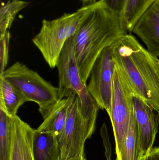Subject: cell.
<instances>
[{
	"instance_id": "15",
	"label": "cell",
	"mask_w": 159,
	"mask_h": 160,
	"mask_svg": "<svg viewBox=\"0 0 159 160\" xmlns=\"http://www.w3.org/2000/svg\"><path fill=\"white\" fill-rule=\"evenodd\" d=\"M142 153L139 143L138 126L133 114V109L127 137L119 157L116 160H141Z\"/></svg>"
},
{
	"instance_id": "12",
	"label": "cell",
	"mask_w": 159,
	"mask_h": 160,
	"mask_svg": "<svg viewBox=\"0 0 159 160\" xmlns=\"http://www.w3.org/2000/svg\"><path fill=\"white\" fill-rule=\"evenodd\" d=\"M35 160H60L61 151L57 137L51 132L35 129L33 138Z\"/></svg>"
},
{
	"instance_id": "17",
	"label": "cell",
	"mask_w": 159,
	"mask_h": 160,
	"mask_svg": "<svg viewBox=\"0 0 159 160\" xmlns=\"http://www.w3.org/2000/svg\"><path fill=\"white\" fill-rule=\"evenodd\" d=\"M12 145V117L0 107V160H10Z\"/></svg>"
},
{
	"instance_id": "20",
	"label": "cell",
	"mask_w": 159,
	"mask_h": 160,
	"mask_svg": "<svg viewBox=\"0 0 159 160\" xmlns=\"http://www.w3.org/2000/svg\"><path fill=\"white\" fill-rule=\"evenodd\" d=\"M102 2L121 19L127 0H101Z\"/></svg>"
},
{
	"instance_id": "9",
	"label": "cell",
	"mask_w": 159,
	"mask_h": 160,
	"mask_svg": "<svg viewBox=\"0 0 159 160\" xmlns=\"http://www.w3.org/2000/svg\"><path fill=\"white\" fill-rule=\"evenodd\" d=\"M133 114L138 126L143 159L153 148L158 131L159 114L144 100L136 95L133 96Z\"/></svg>"
},
{
	"instance_id": "1",
	"label": "cell",
	"mask_w": 159,
	"mask_h": 160,
	"mask_svg": "<svg viewBox=\"0 0 159 160\" xmlns=\"http://www.w3.org/2000/svg\"><path fill=\"white\" fill-rule=\"evenodd\" d=\"M116 65L133 95L144 100L159 114V59L131 35H124L111 46Z\"/></svg>"
},
{
	"instance_id": "24",
	"label": "cell",
	"mask_w": 159,
	"mask_h": 160,
	"mask_svg": "<svg viewBox=\"0 0 159 160\" xmlns=\"http://www.w3.org/2000/svg\"><path fill=\"white\" fill-rule=\"evenodd\" d=\"M106 160H112V156L111 155H108L106 157Z\"/></svg>"
},
{
	"instance_id": "7",
	"label": "cell",
	"mask_w": 159,
	"mask_h": 160,
	"mask_svg": "<svg viewBox=\"0 0 159 160\" xmlns=\"http://www.w3.org/2000/svg\"><path fill=\"white\" fill-rule=\"evenodd\" d=\"M115 63L110 47L98 56L91 68L87 89L101 110L109 115L111 110Z\"/></svg>"
},
{
	"instance_id": "11",
	"label": "cell",
	"mask_w": 159,
	"mask_h": 160,
	"mask_svg": "<svg viewBox=\"0 0 159 160\" xmlns=\"http://www.w3.org/2000/svg\"><path fill=\"white\" fill-rule=\"evenodd\" d=\"M35 130L17 115L12 117V145L10 160H35L33 151Z\"/></svg>"
},
{
	"instance_id": "16",
	"label": "cell",
	"mask_w": 159,
	"mask_h": 160,
	"mask_svg": "<svg viewBox=\"0 0 159 160\" xmlns=\"http://www.w3.org/2000/svg\"><path fill=\"white\" fill-rule=\"evenodd\" d=\"M156 0H127L121 18V22L128 32H132L133 28L141 15Z\"/></svg>"
},
{
	"instance_id": "4",
	"label": "cell",
	"mask_w": 159,
	"mask_h": 160,
	"mask_svg": "<svg viewBox=\"0 0 159 160\" xmlns=\"http://www.w3.org/2000/svg\"><path fill=\"white\" fill-rule=\"evenodd\" d=\"M94 4L83 6L73 13H64L52 20H43L40 31L32 41L50 68L57 67L65 42L76 33Z\"/></svg>"
},
{
	"instance_id": "10",
	"label": "cell",
	"mask_w": 159,
	"mask_h": 160,
	"mask_svg": "<svg viewBox=\"0 0 159 160\" xmlns=\"http://www.w3.org/2000/svg\"><path fill=\"white\" fill-rule=\"evenodd\" d=\"M132 32L142 39L148 51L159 57V0H156L141 15Z\"/></svg>"
},
{
	"instance_id": "2",
	"label": "cell",
	"mask_w": 159,
	"mask_h": 160,
	"mask_svg": "<svg viewBox=\"0 0 159 160\" xmlns=\"http://www.w3.org/2000/svg\"><path fill=\"white\" fill-rule=\"evenodd\" d=\"M128 32L120 18L101 0L94 3L74 34L76 58L84 85H87L91 68L102 51Z\"/></svg>"
},
{
	"instance_id": "22",
	"label": "cell",
	"mask_w": 159,
	"mask_h": 160,
	"mask_svg": "<svg viewBox=\"0 0 159 160\" xmlns=\"http://www.w3.org/2000/svg\"><path fill=\"white\" fill-rule=\"evenodd\" d=\"M80 1L83 3V6H85L94 3L100 0H80Z\"/></svg>"
},
{
	"instance_id": "3",
	"label": "cell",
	"mask_w": 159,
	"mask_h": 160,
	"mask_svg": "<svg viewBox=\"0 0 159 160\" xmlns=\"http://www.w3.org/2000/svg\"><path fill=\"white\" fill-rule=\"evenodd\" d=\"M67 117L62 133L58 139L61 151L60 160L85 157V145L95 132L100 109L95 100L80 102L76 92L67 97Z\"/></svg>"
},
{
	"instance_id": "23",
	"label": "cell",
	"mask_w": 159,
	"mask_h": 160,
	"mask_svg": "<svg viewBox=\"0 0 159 160\" xmlns=\"http://www.w3.org/2000/svg\"><path fill=\"white\" fill-rule=\"evenodd\" d=\"M68 160H87L86 156L85 157H79V158H74Z\"/></svg>"
},
{
	"instance_id": "14",
	"label": "cell",
	"mask_w": 159,
	"mask_h": 160,
	"mask_svg": "<svg viewBox=\"0 0 159 160\" xmlns=\"http://www.w3.org/2000/svg\"><path fill=\"white\" fill-rule=\"evenodd\" d=\"M27 102H29L27 98L20 91L0 76V107L8 115L13 117Z\"/></svg>"
},
{
	"instance_id": "8",
	"label": "cell",
	"mask_w": 159,
	"mask_h": 160,
	"mask_svg": "<svg viewBox=\"0 0 159 160\" xmlns=\"http://www.w3.org/2000/svg\"><path fill=\"white\" fill-rule=\"evenodd\" d=\"M57 67L58 71V95L59 100L67 98L71 91L80 95L84 84L79 73L74 47V35L65 42L60 54Z\"/></svg>"
},
{
	"instance_id": "6",
	"label": "cell",
	"mask_w": 159,
	"mask_h": 160,
	"mask_svg": "<svg viewBox=\"0 0 159 160\" xmlns=\"http://www.w3.org/2000/svg\"><path fill=\"white\" fill-rule=\"evenodd\" d=\"M133 96L124 77L115 64L110 117L115 142L116 158L125 143L133 109Z\"/></svg>"
},
{
	"instance_id": "5",
	"label": "cell",
	"mask_w": 159,
	"mask_h": 160,
	"mask_svg": "<svg viewBox=\"0 0 159 160\" xmlns=\"http://www.w3.org/2000/svg\"><path fill=\"white\" fill-rule=\"evenodd\" d=\"M0 76L20 91L28 101L37 103L44 119L59 101L58 87L20 62L13 64Z\"/></svg>"
},
{
	"instance_id": "21",
	"label": "cell",
	"mask_w": 159,
	"mask_h": 160,
	"mask_svg": "<svg viewBox=\"0 0 159 160\" xmlns=\"http://www.w3.org/2000/svg\"><path fill=\"white\" fill-rule=\"evenodd\" d=\"M141 160H159V148H153L147 156Z\"/></svg>"
},
{
	"instance_id": "19",
	"label": "cell",
	"mask_w": 159,
	"mask_h": 160,
	"mask_svg": "<svg viewBox=\"0 0 159 160\" xmlns=\"http://www.w3.org/2000/svg\"><path fill=\"white\" fill-rule=\"evenodd\" d=\"M11 34L9 31L0 35V75H2L8 61L9 41Z\"/></svg>"
},
{
	"instance_id": "13",
	"label": "cell",
	"mask_w": 159,
	"mask_h": 160,
	"mask_svg": "<svg viewBox=\"0 0 159 160\" xmlns=\"http://www.w3.org/2000/svg\"><path fill=\"white\" fill-rule=\"evenodd\" d=\"M67 98L59 101L36 131L51 132L58 139L65 126L67 117Z\"/></svg>"
},
{
	"instance_id": "18",
	"label": "cell",
	"mask_w": 159,
	"mask_h": 160,
	"mask_svg": "<svg viewBox=\"0 0 159 160\" xmlns=\"http://www.w3.org/2000/svg\"><path fill=\"white\" fill-rule=\"evenodd\" d=\"M29 5L22 0H9L0 9V35L5 33L12 26L17 14Z\"/></svg>"
}]
</instances>
